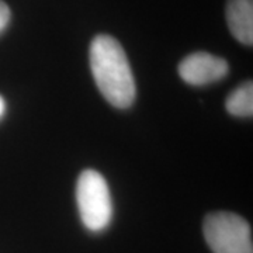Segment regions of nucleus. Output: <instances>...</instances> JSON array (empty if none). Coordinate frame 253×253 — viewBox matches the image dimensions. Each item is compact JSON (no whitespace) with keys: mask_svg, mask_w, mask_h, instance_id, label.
<instances>
[{"mask_svg":"<svg viewBox=\"0 0 253 253\" xmlns=\"http://www.w3.org/2000/svg\"><path fill=\"white\" fill-rule=\"evenodd\" d=\"M90 69L100 93L111 106L128 109L135 100V79L126 51L114 37L100 34L90 44Z\"/></svg>","mask_w":253,"mask_h":253,"instance_id":"obj_1","label":"nucleus"},{"mask_svg":"<svg viewBox=\"0 0 253 253\" xmlns=\"http://www.w3.org/2000/svg\"><path fill=\"white\" fill-rule=\"evenodd\" d=\"M76 201L82 222L89 231L100 232L113 218V200L109 184L99 172L83 170L76 183Z\"/></svg>","mask_w":253,"mask_h":253,"instance_id":"obj_2","label":"nucleus"},{"mask_svg":"<svg viewBox=\"0 0 253 253\" xmlns=\"http://www.w3.org/2000/svg\"><path fill=\"white\" fill-rule=\"evenodd\" d=\"M203 231L214 253H253L251 225L238 214L211 212L204 219Z\"/></svg>","mask_w":253,"mask_h":253,"instance_id":"obj_3","label":"nucleus"},{"mask_svg":"<svg viewBox=\"0 0 253 253\" xmlns=\"http://www.w3.org/2000/svg\"><path fill=\"white\" fill-rule=\"evenodd\" d=\"M179 75L191 86H206L224 79L229 66L225 59L208 52H193L179 63Z\"/></svg>","mask_w":253,"mask_h":253,"instance_id":"obj_4","label":"nucleus"},{"mask_svg":"<svg viewBox=\"0 0 253 253\" xmlns=\"http://www.w3.org/2000/svg\"><path fill=\"white\" fill-rule=\"evenodd\" d=\"M226 23L231 34L244 45L253 44V0H228Z\"/></svg>","mask_w":253,"mask_h":253,"instance_id":"obj_5","label":"nucleus"},{"mask_svg":"<svg viewBox=\"0 0 253 253\" xmlns=\"http://www.w3.org/2000/svg\"><path fill=\"white\" fill-rule=\"evenodd\" d=\"M225 107L231 116L252 117L253 116V83L245 82L238 86L226 99Z\"/></svg>","mask_w":253,"mask_h":253,"instance_id":"obj_6","label":"nucleus"},{"mask_svg":"<svg viewBox=\"0 0 253 253\" xmlns=\"http://www.w3.org/2000/svg\"><path fill=\"white\" fill-rule=\"evenodd\" d=\"M10 16L11 14H10L9 6L3 0H0V33L7 27V24H9L10 21Z\"/></svg>","mask_w":253,"mask_h":253,"instance_id":"obj_7","label":"nucleus"},{"mask_svg":"<svg viewBox=\"0 0 253 253\" xmlns=\"http://www.w3.org/2000/svg\"><path fill=\"white\" fill-rule=\"evenodd\" d=\"M4 113H6V101L0 96V118L4 116Z\"/></svg>","mask_w":253,"mask_h":253,"instance_id":"obj_8","label":"nucleus"}]
</instances>
